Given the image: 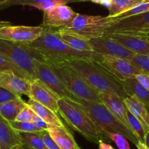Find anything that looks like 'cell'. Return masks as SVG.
I'll use <instances>...</instances> for the list:
<instances>
[{
    "mask_svg": "<svg viewBox=\"0 0 149 149\" xmlns=\"http://www.w3.org/2000/svg\"><path fill=\"white\" fill-rule=\"evenodd\" d=\"M143 1L144 0H113L111 5L108 8V16L113 18L124 13Z\"/></svg>",
    "mask_w": 149,
    "mask_h": 149,
    "instance_id": "obj_25",
    "label": "cell"
},
{
    "mask_svg": "<svg viewBox=\"0 0 149 149\" xmlns=\"http://www.w3.org/2000/svg\"><path fill=\"white\" fill-rule=\"evenodd\" d=\"M127 118H128L129 125H130L132 131L134 133L136 137L138 138L139 141L144 143L145 135H146V131L144 127H143V126L129 110L127 112Z\"/></svg>",
    "mask_w": 149,
    "mask_h": 149,
    "instance_id": "obj_28",
    "label": "cell"
},
{
    "mask_svg": "<svg viewBox=\"0 0 149 149\" xmlns=\"http://www.w3.org/2000/svg\"><path fill=\"white\" fill-rule=\"evenodd\" d=\"M47 131L61 149H81L72 133L64 127L53 126Z\"/></svg>",
    "mask_w": 149,
    "mask_h": 149,
    "instance_id": "obj_20",
    "label": "cell"
},
{
    "mask_svg": "<svg viewBox=\"0 0 149 149\" xmlns=\"http://www.w3.org/2000/svg\"><path fill=\"white\" fill-rule=\"evenodd\" d=\"M99 95L102 103L108 109L109 111L116 118H118L123 124L130 129L128 118H127L128 110L124 104L122 99L115 94H110V93L100 92Z\"/></svg>",
    "mask_w": 149,
    "mask_h": 149,
    "instance_id": "obj_17",
    "label": "cell"
},
{
    "mask_svg": "<svg viewBox=\"0 0 149 149\" xmlns=\"http://www.w3.org/2000/svg\"><path fill=\"white\" fill-rule=\"evenodd\" d=\"M24 147L25 148V149H34V148H31L29 147H27V146H24Z\"/></svg>",
    "mask_w": 149,
    "mask_h": 149,
    "instance_id": "obj_49",
    "label": "cell"
},
{
    "mask_svg": "<svg viewBox=\"0 0 149 149\" xmlns=\"http://www.w3.org/2000/svg\"><path fill=\"white\" fill-rule=\"evenodd\" d=\"M144 143L147 147L149 148V130H148L145 135V142Z\"/></svg>",
    "mask_w": 149,
    "mask_h": 149,
    "instance_id": "obj_43",
    "label": "cell"
},
{
    "mask_svg": "<svg viewBox=\"0 0 149 149\" xmlns=\"http://www.w3.org/2000/svg\"><path fill=\"white\" fill-rule=\"evenodd\" d=\"M40 134L42 137L44 143L48 149H61L58 147V145L56 143L54 139L51 137L47 130H42V131L40 132Z\"/></svg>",
    "mask_w": 149,
    "mask_h": 149,
    "instance_id": "obj_36",
    "label": "cell"
},
{
    "mask_svg": "<svg viewBox=\"0 0 149 149\" xmlns=\"http://www.w3.org/2000/svg\"><path fill=\"white\" fill-rule=\"evenodd\" d=\"M148 11H149V0H144L143 2L136 5L135 7L132 8L130 10L127 11V12L124 13L122 14H120L118 15H116L115 17H113V18L114 21H116L120 19H123V18L143 13L148 12Z\"/></svg>",
    "mask_w": 149,
    "mask_h": 149,
    "instance_id": "obj_29",
    "label": "cell"
},
{
    "mask_svg": "<svg viewBox=\"0 0 149 149\" xmlns=\"http://www.w3.org/2000/svg\"><path fill=\"white\" fill-rule=\"evenodd\" d=\"M106 134L110 139V140L115 143L116 146L118 147V149H131L128 140L124 136L118 133L107 132Z\"/></svg>",
    "mask_w": 149,
    "mask_h": 149,
    "instance_id": "obj_33",
    "label": "cell"
},
{
    "mask_svg": "<svg viewBox=\"0 0 149 149\" xmlns=\"http://www.w3.org/2000/svg\"><path fill=\"white\" fill-rule=\"evenodd\" d=\"M90 2H92L93 3H95V4H100L102 2V0H88Z\"/></svg>",
    "mask_w": 149,
    "mask_h": 149,
    "instance_id": "obj_48",
    "label": "cell"
},
{
    "mask_svg": "<svg viewBox=\"0 0 149 149\" xmlns=\"http://www.w3.org/2000/svg\"><path fill=\"white\" fill-rule=\"evenodd\" d=\"M57 2L61 4L74 3V2H88V0H10L9 2L6 4L0 7V10L5 9V8H10L11 6H15V5H24V6H30L32 4L41 3V2Z\"/></svg>",
    "mask_w": 149,
    "mask_h": 149,
    "instance_id": "obj_27",
    "label": "cell"
},
{
    "mask_svg": "<svg viewBox=\"0 0 149 149\" xmlns=\"http://www.w3.org/2000/svg\"><path fill=\"white\" fill-rule=\"evenodd\" d=\"M112 2H113V0H102V2H101V3H100V5H103V6L106 7V8H110V5H111Z\"/></svg>",
    "mask_w": 149,
    "mask_h": 149,
    "instance_id": "obj_41",
    "label": "cell"
},
{
    "mask_svg": "<svg viewBox=\"0 0 149 149\" xmlns=\"http://www.w3.org/2000/svg\"><path fill=\"white\" fill-rule=\"evenodd\" d=\"M31 122L34 124L37 127H38L39 129L42 130H48V129H50L51 127H53V125H51L48 123L45 122L43 119L39 117L37 114L34 113L33 116L32 120H31Z\"/></svg>",
    "mask_w": 149,
    "mask_h": 149,
    "instance_id": "obj_38",
    "label": "cell"
},
{
    "mask_svg": "<svg viewBox=\"0 0 149 149\" xmlns=\"http://www.w3.org/2000/svg\"><path fill=\"white\" fill-rule=\"evenodd\" d=\"M11 149H25V148L24 147V146L22 144H18L13 146Z\"/></svg>",
    "mask_w": 149,
    "mask_h": 149,
    "instance_id": "obj_46",
    "label": "cell"
},
{
    "mask_svg": "<svg viewBox=\"0 0 149 149\" xmlns=\"http://www.w3.org/2000/svg\"><path fill=\"white\" fill-rule=\"evenodd\" d=\"M29 97L47 107L58 116L59 115L58 104L59 97L40 80L31 82Z\"/></svg>",
    "mask_w": 149,
    "mask_h": 149,
    "instance_id": "obj_15",
    "label": "cell"
},
{
    "mask_svg": "<svg viewBox=\"0 0 149 149\" xmlns=\"http://www.w3.org/2000/svg\"><path fill=\"white\" fill-rule=\"evenodd\" d=\"M23 146L34 149H48L44 143L40 132H18Z\"/></svg>",
    "mask_w": 149,
    "mask_h": 149,
    "instance_id": "obj_26",
    "label": "cell"
},
{
    "mask_svg": "<svg viewBox=\"0 0 149 149\" xmlns=\"http://www.w3.org/2000/svg\"><path fill=\"white\" fill-rule=\"evenodd\" d=\"M136 147L137 148V149H149L148 147L146 146V144L142 142H139L137 145H136Z\"/></svg>",
    "mask_w": 149,
    "mask_h": 149,
    "instance_id": "obj_42",
    "label": "cell"
},
{
    "mask_svg": "<svg viewBox=\"0 0 149 149\" xmlns=\"http://www.w3.org/2000/svg\"><path fill=\"white\" fill-rule=\"evenodd\" d=\"M148 34V35H149V34Z\"/></svg>",
    "mask_w": 149,
    "mask_h": 149,
    "instance_id": "obj_51",
    "label": "cell"
},
{
    "mask_svg": "<svg viewBox=\"0 0 149 149\" xmlns=\"http://www.w3.org/2000/svg\"><path fill=\"white\" fill-rule=\"evenodd\" d=\"M0 55L24 73L31 81L38 80L34 58L18 42L0 39Z\"/></svg>",
    "mask_w": 149,
    "mask_h": 149,
    "instance_id": "obj_7",
    "label": "cell"
},
{
    "mask_svg": "<svg viewBox=\"0 0 149 149\" xmlns=\"http://www.w3.org/2000/svg\"><path fill=\"white\" fill-rule=\"evenodd\" d=\"M56 33L59 37L60 39L70 48L78 51L93 52L92 48L88 42V38H85L63 29L56 30Z\"/></svg>",
    "mask_w": 149,
    "mask_h": 149,
    "instance_id": "obj_19",
    "label": "cell"
},
{
    "mask_svg": "<svg viewBox=\"0 0 149 149\" xmlns=\"http://www.w3.org/2000/svg\"><path fill=\"white\" fill-rule=\"evenodd\" d=\"M1 72L14 73L16 75H18V76L22 77V78H24L30 81L28 77L24 73L20 71L18 68H16L13 64H11L10 61H8L6 58H4L2 55H0V73Z\"/></svg>",
    "mask_w": 149,
    "mask_h": 149,
    "instance_id": "obj_31",
    "label": "cell"
},
{
    "mask_svg": "<svg viewBox=\"0 0 149 149\" xmlns=\"http://www.w3.org/2000/svg\"><path fill=\"white\" fill-rule=\"evenodd\" d=\"M31 81L14 73H0V87L21 96H29Z\"/></svg>",
    "mask_w": 149,
    "mask_h": 149,
    "instance_id": "obj_16",
    "label": "cell"
},
{
    "mask_svg": "<svg viewBox=\"0 0 149 149\" xmlns=\"http://www.w3.org/2000/svg\"><path fill=\"white\" fill-rule=\"evenodd\" d=\"M76 15L77 13L65 4L58 5L51 10L44 12L42 26L62 28L70 24Z\"/></svg>",
    "mask_w": 149,
    "mask_h": 149,
    "instance_id": "obj_14",
    "label": "cell"
},
{
    "mask_svg": "<svg viewBox=\"0 0 149 149\" xmlns=\"http://www.w3.org/2000/svg\"><path fill=\"white\" fill-rule=\"evenodd\" d=\"M148 27H149V11L114 21L106 29L104 34H134Z\"/></svg>",
    "mask_w": 149,
    "mask_h": 149,
    "instance_id": "obj_11",
    "label": "cell"
},
{
    "mask_svg": "<svg viewBox=\"0 0 149 149\" xmlns=\"http://www.w3.org/2000/svg\"><path fill=\"white\" fill-rule=\"evenodd\" d=\"M11 23L8 22V21H0V29H2L4 27L8 26H10Z\"/></svg>",
    "mask_w": 149,
    "mask_h": 149,
    "instance_id": "obj_44",
    "label": "cell"
},
{
    "mask_svg": "<svg viewBox=\"0 0 149 149\" xmlns=\"http://www.w3.org/2000/svg\"><path fill=\"white\" fill-rule=\"evenodd\" d=\"M42 61L50 66L69 91L75 97L86 101L102 103L98 91L90 86L78 73L65 62L51 59Z\"/></svg>",
    "mask_w": 149,
    "mask_h": 149,
    "instance_id": "obj_4",
    "label": "cell"
},
{
    "mask_svg": "<svg viewBox=\"0 0 149 149\" xmlns=\"http://www.w3.org/2000/svg\"><path fill=\"white\" fill-rule=\"evenodd\" d=\"M94 61L101 64L110 74L119 81L134 78L140 74H145L142 70L133 65L128 59L97 54Z\"/></svg>",
    "mask_w": 149,
    "mask_h": 149,
    "instance_id": "obj_9",
    "label": "cell"
},
{
    "mask_svg": "<svg viewBox=\"0 0 149 149\" xmlns=\"http://www.w3.org/2000/svg\"><path fill=\"white\" fill-rule=\"evenodd\" d=\"M137 33H142V34H149V27H148V28H146V29H143L140 30V31H139ZM135 34V33H134Z\"/></svg>",
    "mask_w": 149,
    "mask_h": 149,
    "instance_id": "obj_45",
    "label": "cell"
},
{
    "mask_svg": "<svg viewBox=\"0 0 149 149\" xmlns=\"http://www.w3.org/2000/svg\"><path fill=\"white\" fill-rule=\"evenodd\" d=\"M34 113L28 105L24 107L15 118V121L19 122H31Z\"/></svg>",
    "mask_w": 149,
    "mask_h": 149,
    "instance_id": "obj_34",
    "label": "cell"
},
{
    "mask_svg": "<svg viewBox=\"0 0 149 149\" xmlns=\"http://www.w3.org/2000/svg\"><path fill=\"white\" fill-rule=\"evenodd\" d=\"M21 96L18 95V94H14L2 87H0V104L11 101V100L21 98Z\"/></svg>",
    "mask_w": 149,
    "mask_h": 149,
    "instance_id": "obj_35",
    "label": "cell"
},
{
    "mask_svg": "<svg viewBox=\"0 0 149 149\" xmlns=\"http://www.w3.org/2000/svg\"><path fill=\"white\" fill-rule=\"evenodd\" d=\"M64 62L78 73L90 86L99 93L115 94L122 100L128 97L121 81L92 58L74 59Z\"/></svg>",
    "mask_w": 149,
    "mask_h": 149,
    "instance_id": "obj_2",
    "label": "cell"
},
{
    "mask_svg": "<svg viewBox=\"0 0 149 149\" xmlns=\"http://www.w3.org/2000/svg\"><path fill=\"white\" fill-rule=\"evenodd\" d=\"M104 36L116 41L134 54L149 56V35L147 34H107Z\"/></svg>",
    "mask_w": 149,
    "mask_h": 149,
    "instance_id": "obj_13",
    "label": "cell"
},
{
    "mask_svg": "<svg viewBox=\"0 0 149 149\" xmlns=\"http://www.w3.org/2000/svg\"><path fill=\"white\" fill-rule=\"evenodd\" d=\"M127 96L141 102L149 110V91L139 84L135 77L121 81Z\"/></svg>",
    "mask_w": 149,
    "mask_h": 149,
    "instance_id": "obj_21",
    "label": "cell"
},
{
    "mask_svg": "<svg viewBox=\"0 0 149 149\" xmlns=\"http://www.w3.org/2000/svg\"><path fill=\"white\" fill-rule=\"evenodd\" d=\"M58 5H63V4H61L57 2H47L32 4V5H30V7H32V8H34L36 9H38L40 10H42L43 12H45V11H48L54 9L55 7H56Z\"/></svg>",
    "mask_w": 149,
    "mask_h": 149,
    "instance_id": "obj_37",
    "label": "cell"
},
{
    "mask_svg": "<svg viewBox=\"0 0 149 149\" xmlns=\"http://www.w3.org/2000/svg\"><path fill=\"white\" fill-rule=\"evenodd\" d=\"M44 27L8 26L0 29V39L13 42H31L42 34Z\"/></svg>",
    "mask_w": 149,
    "mask_h": 149,
    "instance_id": "obj_12",
    "label": "cell"
},
{
    "mask_svg": "<svg viewBox=\"0 0 149 149\" xmlns=\"http://www.w3.org/2000/svg\"><path fill=\"white\" fill-rule=\"evenodd\" d=\"M135 78L139 84L143 86L146 89L149 91V75L146 74H140L136 75Z\"/></svg>",
    "mask_w": 149,
    "mask_h": 149,
    "instance_id": "obj_39",
    "label": "cell"
},
{
    "mask_svg": "<svg viewBox=\"0 0 149 149\" xmlns=\"http://www.w3.org/2000/svg\"><path fill=\"white\" fill-rule=\"evenodd\" d=\"M33 58L38 61L51 59L65 61L74 59H94L97 53L78 51L70 48L52 28L44 27L42 34L31 42H18Z\"/></svg>",
    "mask_w": 149,
    "mask_h": 149,
    "instance_id": "obj_1",
    "label": "cell"
},
{
    "mask_svg": "<svg viewBox=\"0 0 149 149\" xmlns=\"http://www.w3.org/2000/svg\"><path fill=\"white\" fill-rule=\"evenodd\" d=\"M58 104L59 115L72 128L87 140L97 144L101 141H110L107 134L99 127L79 103L58 99Z\"/></svg>",
    "mask_w": 149,
    "mask_h": 149,
    "instance_id": "obj_3",
    "label": "cell"
},
{
    "mask_svg": "<svg viewBox=\"0 0 149 149\" xmlns=\"http://www.w3.org/2000/svg\"><path fill=\"white\" fill-rule=\"evenodd\" d=\"M133 65L149 75V56L135 54L131 58L128 59Z\"/></svg>",
    "mask_w": 149,
    "mask_h": 149,
    "instance_id": "obj_30",
    "label": "cell"
},
{
    "mask_svg": "<svg viewBox=\"0 0 149 149\" xmlns=\"http://www.w3.org/2000/svg\"><path fill=\"white\" fill-rule=\"evenodd\" d=\"M114 22L113 18L101 15H88L77 13L69 24L62 27L70 32L85 38L104 36L106 29Z\"/></svg>",
    "mask_w": 149,
    "mask_h": 149,
    "instance_id": "obj_6",
    "label": "cell"
},
{
    "mask_svg": "<svg viewBox=\"0 0 149 149\" xmlns=\"http://www.w3.org/2000/svg\"><path fill=\"white\" fill-rule=\"evenodd\" d=\"M127 110L140 121L146 131L149 130V110L147 107L136 100L135 99L127 97L123 100Z\"/></svg>",
    "mask_w": 149,
    "mask_h": 149,
    "instance_id": "obj_22",
    "label": "cell"
},
{
    "mask_svg": "<svg viewBox=\"0 0 149 149\" xmlns=\"http://www.w3.org/2000/svg\"><path fill=\"white\" fill-rule=\"evenodd\" d=\"M21 144L18 131L10 123L0 115V147L1 149H11L15 145Z\"/></svg>",
    "mask_w": 149,
    "mask_h": 149,
    "instance_id": "obj_18",
    "label": "cell"
},
{
    "mask_svg": "<svg viewBox=\"0 0 149 149\" xmlns=\"http://www.w3.org/2000/svg\"><path fill=\"white\" fill-rule=\"evenodd\" d=\"M79 104L85 109L99 127L105 133L112 132L121 134L135 146L140 142L134 133L116 118L102 103L79 99Z\"/></svg>",
    "mask_w": 149,
    "mask_h": 149,
    "instance_id": "obj_5",
    "label": "cell"
},
{
    "mask_svg": "<svg viewBox=\"0 0 149 149\" xmlns=\"http://www.w3.org/2000/svg\"><path fill=\"white\" fill-rule=\"evenodd\" d=\"M27 105L34 111L35 114H37L42 119H43L45 122L53 126L57 127H64V124L60 119L59 116L56 114L55 113L50 110L45 106L42 105L40 103L37 102L34 100L29 99L26 102Z\"/></svg>",
    "mask_w": 149,
    "mask_h": 149,
    "instance_id": "obj_23",
    "label": "cell"
},
{
    "mask_svg": "<svg viewBox=\"0 0 149 149\" xmlns=\"http://www.w3.org/2000/svg\"><path fill=\"white\" fill-rule=\"evenodd\" d=\"M26 106V102L21 97L7 102L0 104V115L9 122L15 121L20 112Z\"/></svg>",
    "mask_w": 149,
    "mask_h": 149,
    "instance_id": "obj_24",
    "label": "cell"
},
{
    "mask_svg": "<svg viewBox=\"0 0 149 149\" xmlns=\"http://www.w3.org/2000/svg\"><path fill=\"white\" fill-rule=\"evenodd\" d=\"M34 60L37 79L42 81L49 89L56 94L59 99H65L79 103V98L69 91L64 83L54 73L48 64L34 58Z\"/></svg>",
    "mask_w": 149,
    "mask_h": 149,
    "instance_id": "obj_8",
    "label": "cell"
},
{
    "mask_svg": "<svg viewBox=\"0 0 149 149\" xmlns=\"http://www.w3.org/2000/svg\"><path fill=\"white\" fill-rule=\"evenodd\" d=\"M10 0H0V7L2 6L3 5L6 4L7 2H9Z\"/></svg>",
    "mask_w": 149,
    "mask_h": 149,
    "instance_id": "obj_47",
    "label": "cell"
},
{
    "mask_svg": "<svg viewBox=\"0 0 149 149\" xmlns=\"http://www.w3.org/2000/svg\"><path fill=\"white\" fill-rule=\"evenodd\" d=\"M99 148L100 149H114V148L109 143H105L104 141H101L99 143Z\"/></svg>",
    "mask_w": 149,
    "mask_h": 149,
    "instance_id": "obj_40",
    "label": "cell"
},
{
    "mask_svg": "<svg viewBox=\"0 0 149 149\" xmlns=\"http://www.w3.org/2000/svg\"><path fill=\"white\" fill-rule=\"evenodd\" d=\"M11 126L14 130L22 132H38L42 131V130L36 127L32 122H19V121H11Z\"/></svg>",
    "mask_w": 149,
    "mask_h": 149,
    "instance_id": "obj_32",
    "label": "cell"
},
{
    "mask_svg": "<svg viewBox=\"0 0 149 149\" xmlns=\"http://www.w3.org/2000/svg\"><path fill=\"white\" fill-rule=\"evenodd\" d=\"M0 149H1V147H0Z\"/></svg>",
    "mask_w": 149,
    "mask_h": 149,
    "instance_id": "obj_50",
    "label": "cell"
},
{
    "mask_svg": "<svg viewBox=\"0 0 149 149\" xmlns=\"http://www.w3.org/2000/svg\"><path fill=\"white\" fill-rule=\"evenodd\" d=\"M88 40L92 48L93 52L101 55L130 59L135 54L106 36L91 37L88 38Z\"/></svg>",
    "mask_w": 149,
    "mask_h": 149,
    "instance_id": "obj_10",
    "label": "cell"
}]
</instances>
